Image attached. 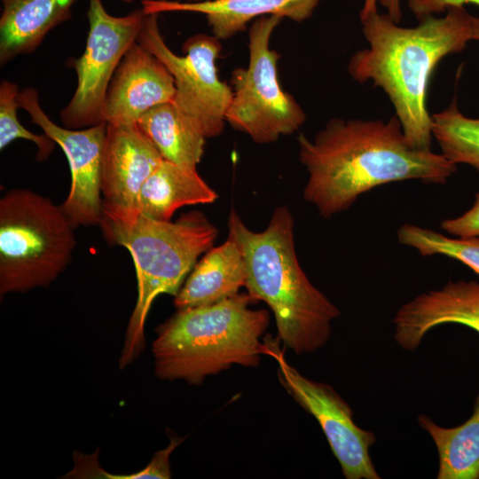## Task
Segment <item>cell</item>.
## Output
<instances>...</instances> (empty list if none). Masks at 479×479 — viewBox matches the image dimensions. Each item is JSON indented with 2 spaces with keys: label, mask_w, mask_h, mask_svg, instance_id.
I'll use <instances>...</instances> for the list:
<instances>
[{
  "label": "cell",
  "mask_w": 479,
  "mask_h": 479,
  "mask_svg": "<svg viewBox=\"0 0 479 479\" xmlns=\"http://www.w3.org/2000/svg\"><path fill=\"white\" fill-rule=\"evenodd\" d=\"M299 160L308 172L303 199L320 216L348 209L372 189L420 180L444 185L457 165L441 153L413 147L398 119H331L312 139L297 137Z\"/></svg>",
  "instance_id": "1"
},
{
  "label": "cell",
  "mask_w": 479,
  "mask_h": 479,
  "mask_svg": "<svg viewBox=\"0 0 479 479\" xmlns=\"http://www.w3.org/2000/svg\"><path fill=\"white\" fill-rule=\"evenodd\" d=\"M361 23L368 47L351 56L349 75L360 83L372 82L380 87L392 103L409 143L430 150L428 82L444 57L462 51L473 40V16L465 6H452L444 16H426L412 27H401L378 12Z\"/></svg>",
  "instance_id": "2"
},
{
  "label": "cell",
  "mask_w": 479,
  "mask_h": 479,
  "mask_svg": "<svg viewBox=\"0 0 479 479\" xmlns=\"http://www.w3.org/2000/svg\"><path fill=\"white\" fill-rule=\"evenodd\" d=\"M228 230V237L243 255L247 294L271 310L278 339L296 355L322 348L331 335L332 322L341 311L302 269L289 208L286 205L276 208L261 232L250 230L232 209Z\"/></svg>",
  "instance_id": "3"
},
{
  "label": "cell",
  "mask_w": 479,
  "mask_h": 479,
  "mask_svg": "<svg viewBox=\"0 0 479 479\" xmlns=\"http://www.w3.org/2000/svg\"><path fill=\"white\" fill-rule=\"evenodd\" d=\"M98 226L109 244L129 250L137 273V299L119 360L123 369L145 348V324L155 298L177 294L200 255L213 247L218 230L198 210L173 223L105 202Z\"/></svg>",
  "instance_id": "4"
},
{
  "label": "cell",
  "mask_w": 479,
  "mask_h": 479,
  "mask_svg": "<svg viewBox=\"0 0 479 479\" xmlns=\"http://www.w3.org/2000/svg\"><path fill=\"white\" fill-rule=\"evenodd\" d=\"M247 293L178 311L158 326L152 345L155 374L200 385L233 365L257 366L265 355L261 342L270 324L264 309L254 310Z\"/></svg>",
  "instance_id": "5"
},
{
  "label": "cell",
  "mask_w": 479,
  "mask_h": 479,
  "mask_svg": "<svg viewBox=\"0 0 479 479\" xmlns=\"http://www.w3.org/2000/svg\"><path fill=\"white\" fill-rule=\"evenodd\" d=\"M61 205L16 188L0 200V294L51 284L68 266L76 246Z\"/></svg>",
  "instance_id": "6"
},
{
  "label": "cell",
  "mask_w": 479,
  "mask_h": 479,
  "mask_svg": "<svg viewBox=\"0 0 479 479\" xmlns=\"http://www.w3.org/2000/svg\"><path fill=\"white\" fill-rule=\"evenodd\" d=\"M283 20L275 15L255 20L248 31L247 67L231 75L232 97L225 120L257 144L277 141L297 131L306 114L295 98L284 90L278 77L279 54L270 48L273 31Z\"/></svg>",
  "instance_id": "7"
},
{
  "label": "cell",
  "mask_w": 479,
  "mask_h": 479,
  "mask_svg": "<svg viewBox=\"0 0 479 479\" xmlns=\"http://www.w3.org/2000/svg\"><path fill=\"white\" fill-rule=\"evenodd\" d=\"M159 14L145 16L137 43L155 55L171 74L176 93L172 102L206 138L222 134L232 90L218 75L216 59L222 44L213 35L195 34L182 45L183 55L165 42Z\"/></svg>",
  "instance_id": "8"
},
{
  "label": "cell",
  "mask_w": 479,
  "mask_h": 479,
  "mask_svg": "<svg viewBox=\"0 0 479 479\" xmlns=\"http://www.w3.org/2000/svg\"><path fill=\"white\" fill-rule=\"evenodd\" d=\"M89 31L83 53L73 62L77 85L60 111L64 127L79 130L104 122V105L122 59L137 43L145 13L136 9L125 16L107 12L102 0H88Z\"/></svg>",
  "instance_id": "9"
},
{
  "label": "cell",
  "mask_w": 479,
  "mask_h": 479,
  "mask_svg": "<svg viewBox=\"0 0 479 479\" xmlns=\"http://www.w3.org/2000/svg\"><path fill=\"white\" fill-rule=\"evenodd\" d=\"M265 355L277 364V374L286 391L322 428L346 479H379L369 449L375 442L373 432L359 428L345 400L326 383L306 378L285 358L279 344L265 341Z\"/></svg>",
  "instance_id": "10"
},
{
  "label": "cell",
  "mask_w": 479,
  "mask_h": 479,
  "mask_svg": "<svg viewBox=\"0 0 479 479\" xmlns=\"http://www.w3.org/2000/svg\"><path fill=\"white\" fill-rule=\"evenodd\" d=\"M18 101L32 122L60 146L67 159L71 185L61 206L73 226H98L103 206L101 169L107 123L79 130L59 126L43 111L38 91L33 87L21 90Z\"/></svg>",
  "instance_id": "11"
},
{
  "label": "cell",
  "mask_w": 479,
  "mask_h": 479,
  "mask_svg": "<svg viewBox=\"0 0 479 479\" xmlns=\"http://www.w3.org/2000/svg\"><path fill=\"white\" fill-rule=\"evenodd\" d=\"M174 79L165 65L137 42L127 51L110 82L106 123H136L153 107L174 99Z\"/></svg>",
  "instance_id": "12"
},
{
  "label": "cell",
  "mask_w": 479,
  "mask_h": 479,
  "mask_svg": "<svg viewBox=\"0 0 479 479\" xmlns=\"http://www.w3.org/2000/svg\"><path fill=\"white\" fill-rule=\"evenodd\" d=\"M162 161L136 123H107L101 169L103 202L136 208L143 185Z\"/></svg>",
  "instance_id": "13"
},
{
  "label": "cell",
  "mask_w": 479,
  "mask_h": 479,
  "mask_svg": "<svg viewBox=\"0 0 479 479\" xmlns=\"http://www.w3.org/2000/svg\"><path fill=\"white\" fill-rule=\"evenodd\" d=\"M397 343L414 350L427 333L444 324H459L479 334V282L450 281L403 304L393 319Z\"/></svg>",
  "instance_id": "14"
},
{
  "label": "cell",
  "mask_w": 479,
  "mask_h": 479,
  "mask_svg": "<svg viewBox=\"0 0 479 479\" xmlns=\"http://www.w3.org/2000/svg\"><path fill=\"white\" fill-rule=\"evenodd\" d=\"M321 0H142L145 15L169 12L204 14L212 35L227 40L246 30L247 24L263 16L275 15L302 22L310 18Z\"/></svg>",
  "instance_id": "15"
},
{
  "label": "cell",
  "mask_w": 479,
  "mask_h": 479,
  "mask_svg": "<svg viewBox=\"0 0 479 479\" xmlns=\"http://www.w3.org/2000/svg\"><path fill=\"white\" fill-rule=\"evenodd\" d=\"M77 1L1 0V66L35 51L51 30L71 18Z\"/></svg>",
  "instance_id": "16"
},
{
  "label": "cell",
  "mask_w": 479,
  "mask_h": 479,
  "mask_svg": "<svg viewBox=\"0 0 479 479\" xmlns=\"http://www.w3.org/2000/svg\"><path fill=\"white\" fill-rule=\"evenodd\" d=\"M247 271L237 243L227 240L211 247L196 263L186 278L174 304L177 309L209 305L232 297L245 287Z\"/></svg>",
  "instance_id": "17"
},
{
  "label": "cell",
  "mask_w": 479,
  "mask_h": 479,
  "mask_svg": "<svg viewBox=\"0 0 479 479\" xmlns=\"http://www.w3.org/2000/svg\"><path fill=\"white\" fill-rule=\"evenodd\" d=\"M217 198L197 169L163 160L143 185L136 208L147 217L170 221L180 208L213 203Z\"/></svg>",
  "instance_id": "18"
},
{
  "label": "cell",
  "mask_w": 479,
  "mask_h": 479,
  "mask_svg": "<svg viewBox=\"0 0 479 479\" xmlns=\"http://www.w3.org/2000/svg\"><path fill=\"white\" fill-rule=\"evenodd\" d=\"M136 124L163 160L197 169L204 154L207 138L185 119L172 101L148 110Z\"/></svg>",
  "instance_id": "19"
},
{
  "label": "cell",
  "mask_w": 479,
  "mask_h": 479,
  "mask_svg": "<svg viewBox=\"0 0 479 479\" xmlns=\"http://www.w3.org/2000/svg\"><path fill=\"white\" fill-rule=\"evenodd\" d=\"M418 421L436 446L438 479H479V394L472 416L458 427L442 428L424 414Z\"/></svg>",
  "instance_id": "20"
},
{
  "label": "cell",
  "mask_w": 479,
  "mask_h": 479,
  "mask_svg": "<svg viewBox=\"0 0 479 479\" xmlns=\"http://www.w3.org/2000/svg\"><path fill=\"white\" fill-rule=\"evenodd\" d=\"M432 134L447 160L479 172V118L466 116L453 101L432 114Z\"/></svg>",
  "instance_id": "21"
},
{
  "label": "cell",
  "mask_w": 479,
  "mask_h": 479,
  "mask_svg": "<svg viewBox=\"0 0 479 479\" xmlns=\"http://www.w3.org/2000/svg\"><path fill=\"white\" fill-rule=\"evenodd\" d=\"M397 240L422 256H447L479 275V237L453 238L428 228L404 224L397 230Z\"/></svg>",
  "instance_id": "22"
},
{
  "label": "cell",
  "mask_w": 479,
  "mask_h": 479,
  "mask_svg": "<svg viewBox=\"0 0 479 479\" xmlns=\"http://www.w3.org/2000/svg\"><path fill=\"white\" fill-rule=\"evenodd\" d=\"M17 83L2 80L0 83V149H4L15 139H26L37 146L38 161H43L52 153L56 143L46 134H35L27 130L19 121L20 107Z\"/></svg>",
  "instance_id": "23"
},
{
  "label": "cell",
  "mask_w": 479,
  "mask_h": 479,
  "mask_svg": "<svg viewBox=\"0 0 479 479\" xmlns=\"http://www.w3.org/2000/svg\"><path fill=\"white\" fill-rule=\"evenodd\" d=\"M182 442V438L171 437L169 445L155 452L152 460L144 469L129 475H113L102 469L98 465V452L91 455L76 452L74 456V467L69 475L72 478L169 479L171 477L170 455Z\"/></svg>",
  "instance_id": "24"
},
{
  "label": "cell",
  "mask_w": 479,
  "mask_h": 479,
  "mask_svg": "<svg viewBox=\"0 0 479 479\" xmlns=\"http://www.w3.org/2000/svg\"><path fill=\"white\" fill-rule=\"evenodd\" d=\"M440 227L454 237H479V192L475 194V200L467 211L459 216L443 220Z\"/></svg>",
  "instance_id": "25"
},
{
  "label": "cell",
  "mask_w": 479,
  "mask_h": 479,
  "mask_svg": "<svg viewBox=\"0 0 479 479\" xmlns=\"http://www.w3.org/2000/svg\"><path fill=\"white\" fill-rule=\"evenodd\" d=\"M475 4L479 0H408L407 5L411 12L419 19L445 12L449 7Z\"/></svg>",
  "instance_id": "26"
},
{
  "label": "cell",
  "mask_w": 479,
  "mask_h": 479,
  "mask_svg": "<svg viewBox=\"0 0 479 479\" xmlns=\"http://www.w3.org/2000/svg\"><path fill=\"white\" fill-rule=\"evenodd\" d=\"M380 4L386 9L387 14L395 22L399 23L402 19L400 0H380Z\"/></svg>",
  "instance_id": "27"
},
{
  "label": "cell",
  "mask_w": 479,
  "mask_h": 479,
  "mask_svg": "<svg viewBox=\"0 0 479 479\" xmlns=\"http://www.w3.org/2000/svg\"><path fill=\"white\" fill-rule=\"evenodd\" d=\"M377 12V0H364L363 7L361 8L359 14L360 21H363Z\"/></svg>",
  "instance_id": "28"
},
{
  "label": "cell",
  "mask_w": 479,
  "mask_h": 479,
  "mask_svg": "<svg viewBox=\"0 0 479 479\" xmlns=\"http://www.w3.org/2000/svg\"><path fill=\"white\" fill-rule=\"evenodd\" d=\"M473 40L479 41V18L473 16Z\"/></svg>",
  "instance_id": "29"
},
{
  "label": "cell",
  "mask_w": 479,
  "mask_h": 479,
  "mask_svg": "<svg viewBox=\"0 0 479 479\" xmlns=\"http://www.w3.org/2000/svg\"><path fill=\"white\" fill-rule=\"evenodd\" d=\"M177 1L185 2V3H197V2H201L205 0H177Z\"/></svg>",
  "instance_id": "30"
},
{
  "label": "cell",
  "mask_w": 479,
  "mask_h": 479,
  "mask_svg": "<svg viewBox=\"0 0 479 479\" xmlns=\"http://www.w3.org/2000/svg\"><path fill=\"white\" fill-rule=\"evenodd\" d=\"M121 1H122V2H124V3H127V4H130V3H131L133 0H121Z\"/></svg>",
  "instance_id": "31"
}]
</instances>
